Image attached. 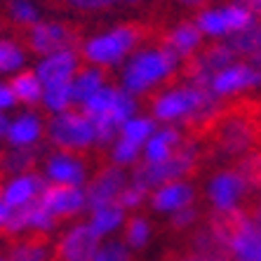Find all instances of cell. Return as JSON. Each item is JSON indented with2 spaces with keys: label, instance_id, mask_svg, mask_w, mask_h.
Segmentation results:
<instances>
[{
  "label": "cell",
  "instance_id": "obj_44",
  "mask_svg": "<svg viewBox=\"0 0 261 261\" xmlns=\"http://www.w3.org/2000/svg\"><path fill=\"white\" fill-rule=\"evenodd\" d=\"M0 26H3V21H0Z\"/></svg>",
  "mask_w": 261,
  "mask_h": 261
},
{
  "label": "cell",
  "instance_id": "obj_32",
  "mask_svg": "<svg viewBox=\"0 0 261 261\" xmlns=\"http://www.w3.org/2000/svg\"><path fill=\"white\" fill-rule=\"evenodd\" d=\"M94 261H129V252L122 243H109L97 252Z\"/></svg>",
  "mask_w": 261,
  "mask_h": 261
},
{
  "label": "cell",
  "instance_id": "obj_29",
  "mask_svg": "<svg viewBox=\"0 0 261 261\" xmlns=\"http://www.w3.org/2000/svg\"><path fill=\"white\" fill-rule=\"evenodd\" d=\"M21 61H24V55L17 45L10 40H0V73L14 71V68H19Z\"/></svg>",
  "mask_w": 261,
  "mask_h": 261
},
{
  "label": "cell",
  "instance_id": "obj_25",
  "mask_svg": "<svg viewBox=\"0 0 261 261\" xmlns=\"http://www.w3.org/2000/svg\"><path fill=\"white\" fill-rule=\"evenodd\" d=\"M45 103H47L52 111H68L73 106V80L71 83H59V85H52L45 90Z\"/></svg>",
  "mask_w": 261,
  "mask_h": 261
},
{
  "label": "cell",
  "instance_id": "obj_8",
  "mask_svg": "<svg viewBox=\"0 0 261 261\" xmlns=\"http://www.w3.org/2000/svg\"><path fill=\"white\" fill-rule=\"evenodd\" d=\"M7 243V261H47L52 238L47 231L29 228V233H19L12 238H0Z\"/></svg>",
  "mask_w": 261,
  "mask_h": 261
},
{
  "label": "cell",
  "instance_id": "obj_35",
  "mask_svg": "<svg viewBox=\"0 0 261 261\" xmlns=\"http://www.w3.org/2000/svg\"><path fill=\"white\" fill-rule=\"evenodd\" d=\"M66 3L78 10H103V7L113 5V0H66Z\"/></svg>",
  "mask_w": 261,
  "mask_h": 261
},
{
  "label": "cell",
  "instance_id": "obj_4",
  "mask_svg": "<svg viewBox=\"0 0 261 261\" xmlns=\"http://www.w3.org/2000/svg\"><path fill=\"white\" fill-rule=\"evenodd\" d=\"M24 43L36 55H59V52H80V33L71 24H33L24 29Z\"/></svg>",
  "mask_w": 261,
  "mask_h": 261
},
{
  "label": "cell",
  "instance_id": "obj_28",
  "mask_svg": "<svg viewBox=\"0 0 261 261\" xmlns=\"http://www.w3.org/2000/svg\"><path fill=\"white\" fill-rule=\"evenodd\" d=\"M148 224L139 217H132L125 226V243L132 245V247H144L146 240H148Z\"/></svg>",
  "mask_w": 261,
  "mask_h": 261
},
{
  "label": "cell",
  "instance_id": "obj_41",
  "mask_svg": "<svg viewBox=\"0 0 261 261\" xmlns=\"http://www.w3.org/2000/svg\"><path fill=\"white\" fill-rule=\"evenodd\" d=\"M7 129H10V125H7V118L0 116V134H5Z\"/></svg>",
  "mask_w": 261,
  "mask_h": 261
},
{
  "label": "cell",
  "instance_id": "obj_19",
  "mask_svg": "<svg viewBox=\"0 0 261 261\" xmlns=\"http://www.w3.org/2000/svg\"><path fill=\"white\" fill-rule=\"evenodd\" d=\"M38 163V153L31 148H5L0 151V172L12 174V172H26L33 170Z\"/></svg>",
  "mask_w": 261,
  "mask_h": 261
},
{
  "label": "cell",
  "instance_id": "obj_22",
  "mask_svg": "<svg viewBox=\"0 0 261 261\" xmlns=\"http://www.w3.org/2000/svg\"><path fill=\"white\" fill-rule=\"evenodd\" d=\"M40 134H43V127H40L38 118L24 116V118H19L14 125H10V129H7V139H10V144H14V146L21 148V146L33 144Z\"/></svg>",
  "mask_w": 261,
  "mask_h": 261
},
{
  "label": "cell",
  "instance_id": "obj_13",
  "mask_svg": "<svg viewBox=\"0 0 261 261\" xmlns=\"http://www.w3.org/2000/svg\"><path fill=\"white\" fill-rule=\"evenodd\" d=\"M193 186H189L186 181H170L163 184L155 193H153V207L160 212H179L184 207L193 205Z\"/></svg>",
  "mask_w": 261,
  "mask_h": 261
},
{
  "label": "cell",
  "instance_id": "obj_14",
  "mask_svg": "<svg viewBox=\"0 0 261 261\" xmlns=\"http://www.w3.org/2000/svg\"><path fill=\"white\" fill-rule=\"evenodd\" d=\"M160 47H170L174 55L191 57L202 47V31L195 24H181L160 38Z\"/></svg>",
  "mask_w": 261,
  "mask_h": 261
},
{
  "label": "cell",
  "instance_id": "obj_42",
  "mask_svg": "<svg viewBox=\"0 0 261 261\" xmlns=\"http://www.w3.org/2000/svg\"><path fill=\"white\" fill-rule=\"evenodd\" d=\"M181 3H186V5H193V3H200V0H181Z\"/></svg>",
  "mask_w": 261,
  "mask_h": 261
},
{
  "label": "cell",
  "instance_id": "obj_30",
  "mask_svg": "<svg viewBox=\"0 0 261 261\" xmlns=\"http://www.w3.org/2000/svg\"><path fill=\"white\" fill-rule=\"evenodd\" d=\"M132 111H134V101H132V97H129L127 92H118L116 103H113V109L109 111V116L113 118V120H116L118 125L122 127V125H125V122L129 120Z\"/></svg>",
  "mask_w": 261,
  "mask_h": 261
},
{
  "label": "cell",
  "instance_id": "obj_33",
  "mask_svg": "<svg viewBox=\"0 0 261 261\" xmlns=\"http://www.w3.org/2000/svg\"><path fill=\"white\" fill-rule=\"evenodd\" d=\"M195 217H198V210H195L193 205L184 207V210L174 212V217L170 219V228H172V231H186V228H191V226H193Z\"/></svg>",
  "mask_w": 261,
  "mask_h": 261
},
{
  "label": "cell",
  "instance_id": "obj_16",
  "mask_svg": "<svg viewBox=\"0 0 261 261\" xmlns=\"http://www.w3.org/2000/svg\"><path fill=\"white\" fill-rule=\"evenodd\" d=\"M47 174L49 179L59 186H78L83 179H85V170H83V163H80L75 155L71 153H61L47 163Z\"/></svg>",
  "mask_w": 261,
  "mask_h": 261
},
{
  "label": "cell",
  "instance_id": "obj_2",
  "mask_svg": "<svg viewBox=\"0 0 261 261\" xmlns=\"http://www.w3.org/2000/svg\"><path fill=\"white\" fill-rule=\"evenodd\" d=\"M49 139L57 148H61V153L75 155V153H83L94 141V125L80 106L78 109L71 106L68 111L57 113V118H52Z\"/></svg>",
  "mask_w": 261,
  "mask_h": 261
},
{
  "label": "cell",
  "instance_id": "obj_5",
  "mask_svg": "<svg viewBox=\"0 0 261 261\" xmlns=\"http://www.w3.org/2000/svg\"><path fill=\"white\" fill-rule=\"evenodd\" d=\"M254 14L249 12L247 7L243 5H228L224 10H207L200 12L195 19V26L202 31V36H231V33H240L245 31L252 21Z\"/></svg>",
  "mask_w": 261,
  "mask_h": 261
},
{
  "label": "cell",
  "instance_id": "obj_45",
  "mask_svg": "<svg viewBox=\"0 0 261 261\" xmlns=\"http://www.w3.org/2000/svg\"><path fill=\"white\" fill-rule=\"evenodd\" d=\"M0 261H3V259H0Z\"/></svg>",
  "mask_w": 261,
  "mask_h": 261
},
{
  "label": "cell",
  "instance_id": "obj_12",
  "mask_svg": "<svg viewBox=\"0 0 261 261\" xmlns=\"http://www.w3.org/2000/svg\"><path fill=\"white\" fill-rule=\"evenodd\" d=\"M47 184L36 174H26V176H19L14 181H10L5 186V193H3V202H5L10 210L14 207H21V205H29V202L38 200L40 195L45 193Z\"/></svg>",
  "mask_w": 261,
  "mask_h": 261
},
{
  "label": "cell",
  "instance_id": "obj_11",
  "mask_svg": "<svg viewBox=\"0 0 261 261\" xmlns=\"http://www.w3.org/2000/svg\"><path fill=\"white\" fill-rule=\"evenodd\" d=\"M78 55H83V52H59V55L47 57L36 71L38 80L45 87L59 85V83H71L73 73L78 68Z\"/></svg>",
  "mask_w": 261,
  "mask_h": 261
},
{
  "label": "cell",
  "instance_id": "obj_20",
  "mask_svg": "<svg viewBox=\"0 0 261 261\" xmlns=\"http://www.w3.org/2000/svg\"><path fill=\"white\" fill-rule=\"evenodd\" d=\"M103 78L106 75H103L101 68H80L78 78L73 83V101L83 106L94 92L101 90Z\"/></svg>",
  "mask_w": 261,
  "mask_h": 261
},
{
  "label": "cell",
  "instance_id": "obj_6",
  "mask_svg": "<svg viewBox=\"0 0 261 261\" xmlns=\"http://www.w3.org/2000/svg\"><path fill=\"white\" fill-rule=\"evenodd\" d=\"M125 181H127V176L120 167H101L99 174L94 176L87 186V205L92 210H101L106 205H113L118 202L120 193L125 191Z\"/></svg>",
  "mask_w": 261,
  "mask_h": 261
},
{
  "label": "cell",
  "instance_id": "obj_38",
  "mask_svg": "<svg viewBox=\"0 0 261 261\" xmlns=\"http://www.w3.org/2000/svg\"><path fill=\"white\" fill-rule=\"evenodd\" d=\"M163 261H205V259L191 254V252H170V254L165 256Z\"/></svg>",
  "mask_w": 261,
  "mask_h": 261
},
{
  "label": "cell",
  "instance_id": "obj_7",
  "mask_svg": "<svg viewBox=\"0 0 261 261\" xmlns=\"http://www.w3.org/2000/svg\"><path fill=\"white\" fill-rule=\"evenodd\" d=\"M207 195H210L214 210H231V207H238L240 200H247L254 193L236 170H224L210 181Z\"/></svg>",
  "mask_w": 261,
  "mask_h": 261
},
{
  "label": "cell",
  "instance_id": "obj_10",
  "mask_svg": "<svg viewBox=\"0 0 261 261\" xmlns=\"http://www.w3.org/2000/svg\"><path fill=\"white\" fill-rule=\"evenodd\" d=\"M261 85V68L252 66V64H238V66H228L224 71H219L212 78V92L217 97H228V94H238L243 90H252V87Z\"/></svg>",
  "mask_w": 261,
  "mask_h": 261
},
{
  "label": "cell",
  "instance_id": "obj_34",
  "mask_svg": "<svg viewBox=\"0 0 261 261\" xmlns=\"http://www.w3.org/2000/svg\"><path fill=\"white\" fill-rule=\"evenodd\" d=\"M137 153H139V146L127 139H120L116 144V148H113V158H116V163L125 165V163H132L137 158Z\"/></svg>",
  "mask_w": 261,
  "mask_h": 261
},
{
  "label": "cell",
  "instance_id": "obj_39",
  "mask_svg": "<svg viewBox=\"0 0 261 261\" xmlns=\"http://www.w3.org/2000/svg\"><path fill=\"white\" fill-rule=\"evenodd\" d=\"M240 5L247 7L254 17H256V14H261V0H240Z\"/></svg>",
  "mask_w": 261,
  "mask_h": 261
},
{
  "label": "cell",
  "instance_id": "obj_17",
  "mask_svg": "<svg viewBox=\"0 0 261 261\" xmlns=\"http://www.w3.org/2000/svg\"><path fill=\"white\" fill-rule=\"evenodd\" d=\"M181 144V132L174 127H165L153 132V137L146 141V160L148 163H163L174 153V148Z\"/></svg>",
  "mask_w": 261,
  "mask_h": 261
},
{
  "label": "cell",
  "instance_id": "obj_27",
  "mask_svg": "<svg viewBox=\"0 0 261 261\" xmlns=\"http://www.w3.org/2000/svg\"><path fill=\"white\" fill-rule=\"evenodd\" d=\"M7 10H10V19L14 24L21 26V29H29V26L38 24V10L31 5L29 0H10Z\"/></svg>",
  "mask_w": 261,
  "mask_h": 261
},
{
  "label": "cell",
  "instance_id": "obj_18",
  "mask_svg": "<svg viewBox=\"0 0 261 261\" xmlns=\"http://www.w3.org/2000/svg\"><path fill=\"white\" fill-rule=\"evenodd\" d=\"M10 90H12L14 99L26 103V106H36L43 99V83L38 80L36 71H24L14 75L10 80Z\"/></svg>",
  "mask_w": 261,
  "mask_h": 261
},
{
  "label": "cell",
  "instance_id": "obj_9",
  "mask_svg": "<svg viewBox=\"0 0 261 261\" xmlns=\"http://www.w3.org/2000/svg\"><path fill=\"white\" fill-rule=\"evenodd\" d=\"M40 202L47 210L57 221L61 219H71L83 210L85 205V193L78 189V186H59V184H52L45 189V193L40 195Z\"/></svg>",
  "mask_w": 261,
  "mask_h": 261
},
{
  "label": "cell",
  "instance_id": "obj_43",
  "mask_svg": "<svg viewBox=\"0 0 261 261\" xmlns=\"http://www.w3.org/2000/svg\"><path fill=\"white\" fill-rule=\"evenodd\" d=\"M129 3H137V0H129Z\"/></svg>",
  "mask_w": 261,
  "mask_h": 261
},
{
  "label": "cell",
  "instance_id": "obj_23",
  "mask_svg": "<svg viewBox=\"0 0 261 261\" xmlns=\"http://www.w3.org/2000/svg\"><path fill=\"white\" fill-rule=\"evenodd\" d=\"M116 97H118V90H111V87H101V90H97L94 94H92L90 99H87L80 109L87 113V118L90 120H94V118L103 116V113H109L111 109H113V103H116Z\"/></svg>",
  "mask_w": 261,
  "mask_h": 261
},
{
  "label": "cell",
  "instance_id": "obj_40",
  "mask_svg": "<svg viewBox=\"0 0 261 261\" xmlns=\"http://www.w3.org/2000/svg\"><path fill=\"white\" fill-rule=\"evenodd\" d=\"M7 214H10V207L5 205V202L0 200V226L5 224V219H7Z\"/></svg>",
  "mask_w": 261,
  "mask_h": 261
},
{
  "label": "cell",
  "instance_id": "obj_21",
  "mask_svg": "<svg viewBox=\"0 0 261 261\" xmlns=\"http://www.w3.org/2000/svg\"><path fill=\"white\" fill-rule=\"evenodd\" d=\"M231 170H236L238 174L243 176V181L247 184L249 189L259 193L261 191V148L249 151L247 155L238 158L236 163L231 165Z\"/></svg>",
  "mask_w": 261,
  "mask_h": 261
},
{
  "label": "cell",
  "instance_id": "obj_24",
  "mask_svg": "<svg viewBox=\"0 0 261 261\" xmlns=\"http://www.w3.org/2000/svg\"><path fill=\"white\" fill-rule=\"evenodd\" d=\"M122 214H125V210H122L118 202L106 205V207H101V210H94V217H92V224L90 226L99 233V236H103V233L113 231V228L120 224Z\"/></svg>",
  "mask_w": 261,
  "mask_h": 261
},
{
  "label": "cell",
  "instance_id": "obj_31",
  "mask_svg": "<svg viewBox=\"0 0 261 261\" xmlns=\"http://www.w3.org/2000/svg\"><path fill=\"white\" fill-rule=\"evenodd\" d=\"M146 193H148V191H146L144 186H139V184L125 186V191H122L120 198H118V205H120L122 210H127V207H139L141 202H144Z\"/></svg>",
  "mask_w": 261,
  "mask_h": 261
},
{
  "label": "cell",
  "instance_id": "obj_36",
  "mask_svg": "<svg viewBox=\"0 0 261 261\" xmlns=\"http://www.w3.org/2000/svg\"><path fill=\"white\" fill-rule=\"evenodd\" d=\"M243 205H245V210H247L252 217H256L261 221V191H259V193H254V195H249Z\"/></svg>",
  "mask_w": 261,
  "mask_h": 261
},
{
  "label": "cell",
  "instance_id": "obj_37",
  "mask_svg": "<svg viewBox=\"0 0 261 261\" xmlns=\"http://www.w3.org/2000/svg\"><path fill=\"white\" fill-rule=\"evenodd\" d=\"M14 101H17V99H14V94H12V90H10V85H0V111L10 109Z\"/></svg>",
  "mask_w": 261,
  "mask_h": 261
},
{
  "label": "cell",
  "instance_id": "obj_26",
  "mask_svg": "<svg viewBox=\"0 0 261 261\" xmlns=\"http://www.w3.org/2000/svg\"><path fill=\"white\" fill-rule=\"evenodd\" d=\"M153 132H155L153 120H127L120 129V139H127V141H132V144L141 146L151 139Z\"/></svg>",
  "mask_w": 261,
  "mask_h": 261
},
{
  "label": "cell",
  "instance_id": "obj_15",
  "mask_svg": "<svg viewBox=\"0 0 261 261\" xmlns=\"http://www.w3.org/2000/svg\"><path fill=\"white\" fill-rule=\"evenodd\" d=\"M228 47H231L236 55L245 57L247 64L261 68V19H254L245 31L236 33V36L231 38Z\"/></svg>",
  "mask_w": 261,
  "mask_h": 261
},
{
  "label": "cell",
  "instance_id": "obj_1",
  "mask_svg": "<svg viewBox=\"0 0 261 261\" xmlns=\"http://www.w3.org/2000/svg\"><path fill=\"white\" fill-rule=\"evenodd\" d=\"M181 64V57L174 55L170 47H158L151 52H141L132 59L125 75V87L127 94H144L148 87H153L158 80L170 78Z\"/></svg>",
  "mask_w": 261,
  "mask_h": 261
},
{
  "label": "cell",
  "instance_id": "obj_3",
  "mask_svg": "<svg viewBox=\"0 0 261 261\" xmlns=\"http://www.w3.org/2000/svg\"><path fill=\"white\" fill-rule=\"evenodd\" d=\"M146 36H148V31L139 24L120 26V29L106 33V36H99V38H94V40H90V43L85 45V49H83V55H85V59H90L92 64L111 66V64H118V61L127 55L139 40H144Z\"/></svg>",
  "mask_w": 261,
  "mask_h": 261
}]
</instances>
